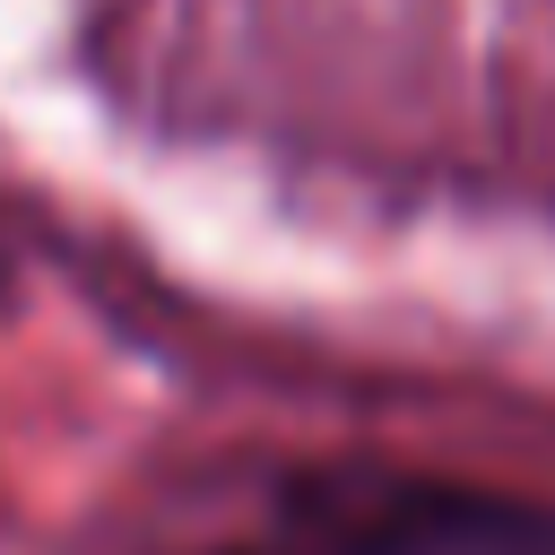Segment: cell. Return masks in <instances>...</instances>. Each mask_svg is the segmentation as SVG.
I'll return each mask as SVG.
<instances>
[{
    "label": "cell",
    "mask_w": 555,
    "mask_h": 555,
    "mask_svg": "<svg viewBox=\"0 0 555 555\" xmlns=\"http://www.w3.org/2000/svg\"><path fill=\"white\" fill-rule=\"evenodd\" d=\"M191 555H555V503L416 477V468H286L234 529Z\"/></svg>",
    "instance_id": "obj_1"
}]
</instances>
